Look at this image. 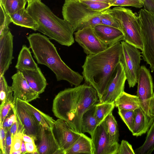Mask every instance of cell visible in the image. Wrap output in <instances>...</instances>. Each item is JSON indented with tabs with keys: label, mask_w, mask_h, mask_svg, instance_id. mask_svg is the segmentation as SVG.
Wrapping results in <instances>:
<instances>
[{
	"label": "cell",
	"mask_w": 154,
	"mask_h": 154,
	"mask_svg": "<svg viewBox=\"0 0 154 154\" xmlns=\"http://www.w3.org/2000/svg\"><path fill=\"white\" fill-rule=\"evenodd\" d=\"M98 101L96 90L85 83L59 92L53 100L52 111L56 117L66 122L76 131L82 133L83 114Z\"/></svg>",
	"instance_id": "obj_1"
},
{
	"label": "cell",
	"mask_w": 154,
	"mask_h": 154,
	"mask_svg": "<svg viewBox=\"0 0 154 154\" xmlns=\"http://www.w3.org/2000/svg\"><path fill=\"white\" fill-rule=\"evenodd\" d=\"M121 42L94 55H87L82 66L85 83L92 86L101 100L120 62Z\"/></svg>",
	"instance_id": "obj_2"
},
{
	"label": "cell",
	"mask_w": 154,
	"mask_h": 154,
	"mask_svg": "<svg viewBox=\"0 0 154 154\" xmlns=\"http://www.w3.org/2000/svg\"><path fill=\"white\" fill-rule=\"evenodd\" d=\"M27 38L37 63L49 68L55 74L57 81H66L75 86L80 85L84 79L83 76L64 63L49 38L40 33H35L30 34Z\"/></svg>",
	"instance_id": "obj_3"
},
{
	"label": "cell",
	"mask_w": 154,
	"mask_h": 154,
	"mask_svg": "<svg viewBox=\"0 0 154 154\" xmlns=\"http://www.w3.org/2000/svg\"><path fill=\"white\" fill-rule=\"evenodd\" d=\"M26 9L37 23V31L61 45L69 47L74 43L70 24L56 16L41 0H32Z\"/></svg>",
	"instance_id": "obj_4"
},
{
	"label": "cell",
	"mask_w": 154,
	"mask_h": 154,
	"mask_svg": "<svg viewBox=\"0 0 154 154\" xmlns=\"http://www.w3.org/2000/svg\"><path fill=\"white\" fill-rule=\"evenodd\" d=\"M103 12L93 11L77 0H65L62 13L63 19L70 24L74 32L101 24L100 16Z\"/></svg>",
	"instance_id": "obj_5"
},
{
	"label": "cell",
	"mask_w": 154,
	"mask_h": 154,
	"mask_svg": "<svg viewBox=\"0 0 154 154\" xmlns=\"http://www.w3.org/2000/svg\"><path fill=\"white\" fill-rule=\"evenodd\" d=\"M105 11L118 22L124 36V41L140 50L143 49L141 27L138 15L131 9L117 7Z\"/></svg>",
	"instance_id": "obj_6"
},
{
	"label": "cell",
	"mask_w": 154,
	"mask_h": 154,
	"mask_svg": "<svg viewBox=\"0 0 154 154\" xmlns=\"http://www.w3.org/2000/svg\"><path fill=\"white\" fill-rule=\"evenodd\" d=\"M141 27L143 49L141 53L144 60L154 70V14L144 8L138 12Z\"/></svg>",
	"instance_id": "obj_7"
},
{
	"label": "cell",
	"mask_w": 154,
	"mask_h": 154,
	"mask_svg": "<svg viewBox=\"0 0 154 154\" xmlns=\"http://www.w3.org/2000/svg\"><path fill=\"white\" fill-rule=\"evenodd\" d=\"M121 42L122 48L120 62L123 67L129 88H133L137 82L141 53L134 45L123 41Z\"/></svg>",
	"instance_id": "obj_8"
},
{
	"label": "cell",
	"mask_w": 154,
	"mask_h": 154,
	"mask_svg": "<svg viewBox=\"0 0 154 154\" xmlns=\"http://www.w3.org/2000/svg\"><path fill=\"white\" fill-rule=\"evenodd\" d=\"M137 83L136 95L139 98L140 107L150 116L149 113V106L150 99L154 96V85L149 70L144 66H140Z\"/></svg>",
	"instance_id": "obj_9"
},
{
	"label": "cell",
	"mask_w": 154,
	"mask_h": 154,
	"mask_svg": "<svg viewBox=\"0 0 154 154\" xmlns=\"http://www.w3.org/2000/svg\"><path fill=\"white\" fill-rule=\"evenodd\" d=\"M52 131L63 154L69 148L82 133L73 129L66 122L58 119L53 125Z\"/></svg>",
	"instance_id": "obj_10"
},
{
	"label": "cell",
	"mask_w": 154,
	"mask_h": 154,
	"mask_svg": "<svg viewBox=\"0 0 154 154\" xmlns=\"http://www.w3.org/2000/svg\"><path fill=\"white\" fill-rule=\"evenodd\" d=\"M74 34L75 40L87 55L96 54L108 48L98 38L92 28H83Z\"/></svg>",
	"instance_id": "obj_11"
},
{
	"label": "cell",
	"mask_w": 154,
	"mask_h": 154,
	"mask_svg": "<svg viewBox=\"0 0 154 154\" xmlns=\"http://www.w3.org/2000/svg\"><path fill=\"white\" fill-rule=\"evenodd\" d=\"M126 77L122 63L117 65L100 103L115 102L124 91Z\"/></svg>",
	"instance_id": "obj_12"
},
{
	"label": "cell",
	"mask_w": 154,
	"mask_h": 154,
	"mask_svg": "<svg viewBox=\"0 0 154 154\" xmlns=\"http://www.w3.org/2000/svg\"><path fill=\"white\" fill-rule=\"evenodd\" d=\"M91 137L93 154H117L120 144L115 145L110 142L103 121Z\"/></svg>",
	"instance_id": "obj_13"
},
{
	"label": "cell",
	"mask_w": 154,
	"mask_h": 154,
	"mask_svg": "<svg viewBox=\"0 0 154 154\" xmlns=\"http://www.w3.org/2000/svg\"><path fill=\"white\" fill-rule=\"evenodd\" d=\"M39 154H63L54 137L52 129L40 124L37 140L35 141Z\"/></svg>",
	"instance_id": "obj_14"
},
{
	"label": "cell",
	"mask_w": 154,
	"mask_h": 154,
	"mask_svg": "<svg viewBox=\"0 0 154 154\" xmlns=\"http://www.w3.org/2000/svg\"><path fill=\"white\" fill-rule=\"evenodd\" d=\"M11 87L15 100H20L29 102L39 98V94L29 86L22 72L17 70L11 77Z\"/></svg>",
	"instance_id": "obj_15"
},
{
	"label": "cell",
	"mask_w": 154,
	"mask_h": 154,
	"mask_svg": "<svg viewBox=\"0 0 154 154\" xmlns=\"http://www.w3.org/2000/svg\"><path fill=\"white\" fill-rule=\"evenodd\" d=\"M14 108L23 127L25 133L34 138L35 141L38 137L40 124L19 98L16 99Z\"/></svg>",
	"instance_id": "obj_16"
},
{
	"label": "cell",
	"mask_w": 154,
	"mask_h": 154,
	"mask_svg": "<svg viewBox=\"0 0 154 154\" xmlns=\"http://www.w3.org/2000/svg\"><path fill=\"white\" fill-rule=\"evenodd\" d=\"M13 37L10 30L0 35V76L5 74L14 58Z\"/></svg>",
	"instance_id": "obj_17"
},
{
	"label": "cell",
	"mask_w": 154,
	"mask_h": 154,
	"mask_svg": "<svg viewBox=\"0 0 154 154\" xmlns=\"http://www.w3.org/2000/svg\"><path fill=\"white\" fill-rule=\"evenodd\" d=\"M93 29L98 38L107 48L124 41L122 32L117 28L100 24L95 26Z\"/></svg>",
	"instance_id": "obj_18"
},
{
	"label": "cell",
	"mask_w": 154,
	"mask_h": 154,
	"mask_svg": "<svg viewBox=\"0 0 154 154\" xmlns=\"http://www.w3.org/2000/svg\"><path fill=\"white\" fill-rule=\"evenodd\" d=\"M20 71L30 87L39 94L43 93L47 85L46 80L38 67L34 70L21 69Z\"/></svg>",
	"instance_id": "obj_19"
},
{
	"label": "cell",
	"mask_w": 154,
	"mask_h": 154,
	"mask_svg": "<svg viewBox=\"0 0 154 154\" xmlns=\"http://www.w3.org/2000/svg\"><path fill=\"white\" fill-rule=\"evenodd\" d=\"M134 117L131 131L134 136L138 137L147 132L154 121V118L149 116L140 107L134 110Z\"/></svg>",
	"instance_id": "obj_20"
},
{
	"label": "cell",
	"mask_w": 154,
	"mask_h": 154,
	"mask_svg": "<svg viewBox=\"0 0 154 154\" xmlns=\"http://www.w3.org/2000/svg\"><path fill=\"white\" fill-rule=\"evenodd\" d=\"M12 22L14 24L37 31L38 26L25 8L9 15Z\"/></svg>",
	"instance_id": "obj_21"
},
{
	"label": "cell",
	"mask_w": 154,
	"mask_h": 154,
	"mask_svg": "<svg viewBox=\"0 0 154 154\" xmlns=\"http://www.w3.org/2000/svg\"><path fill=\"white\" fill-rule=\"evenodd\" d=\"M93 154L91 138L82 133L80 136L66 152L65 154Z\"/></svg>",
	"instance_id": "obj_22"
},
{
	"label": "cell",
	"mask_w": 154,
	"mask_h": 154,
	"mask_svg": "<svg viewBox=\"0 0 154 154\" xmlns=\"http://www.w3.org/2000/svg\"><path fill=\"white\" fill-rule=\"evenodd\" d=\"M15 67L17 70H34L38 67L32 57L29 49L25 45H23L20 51Z\"/></svg>",
	"instance_id": "obj_23"
},
{
	"label": "cell",
	"mask_w": 154,
	"mask_h": 154,
	"mask_svg": "<svg viewBox=\"0 0 154 154\" xmlns=\"http://www.w3.org/2000/svg\"><path fill=\"white\" fill-rule=\"evenodd\" d=\"M95 105H93L83 114L82 120V133H88L91 137L99 125L95 116Z\"/></svg>",
	"instance_id": "obj_24"
},
{
	"label": "cell",
	"mask_w": 154,
	"mask_h": 154,
	"mask_svg": "<svg viewBox=\"0 0 154 154\" xmlns=\"http://www.w3.org/2000/svg\"><path fill=\"white\" fill-rule=\"evenodd\" d=\"M118 109L134 111L140 107L138 97L123 92L115 102Z\"/></svg>",
	"instance_id": "obj_25"
},
{
	"label": "cell",
	"mask_w": 154,
	"mask_h": 154,
	"mask_svg": "<svg viewBox=\"0 0 154 154\" xmlns=\"http://www.w3.org/2000/svg\"><path fill=\"white\" fill-rule=\"evenodd\" d=\"M21 101L25 107L33 115L39 124L46 128L52 129L55 121L52 117L40 111L29 102Z\"/></svg>",
	"instance_id": "obj_26"
},
{
	"label": "cell",
	"mask_w": 154,
	"mask_h": 154,
	"mask_svg": "<svg viewBox=\"0 0 154 154\" xmlns=\"http://www.w3.org/2000/svg\"><path fill=\"white\" fill-rule=\"evenodd\" d=\"M103 121L110 142L115 145L119 144L118 143L119 136L118 126L112 112L108 115Z\"/></svg>",
	"instance_id": "obj_27"
},
{
	"label": "cell",
	"mask_w": 154,
	"mask_h": 154,
	"mask_svg": "<svg viewBox=\"0 0 154 154\" xmlns=\"http://www.w3.org/2000/svg\"><path fill=\"white\" fill-rule=\"evenodd\" d=\"M16 100L11 86L8 85L4 75L0 76V107L8 102L15 103Z\"/></svg>",
	"instance_id": "obj_28"
},
{
	"label": "cell",
	"mask_w": 154,
	"mask_h": 154,
	"mask_svg": "<svg viewBox=\"0 0 154 154\" xmlns=\"http://www.w3.org/2000/svg\"><path fill=\"white\" fill-rule=\"evenodd\" d=\"M154 150V121L147 132L143 144L134 151L135 154H151Z\"/></svg>",
	"instance_id": "obj_29"
},
{
	"label": "cell",
	"mask_w": 154,
	"mask_h": 154,
	"mask_svg": "<svg viewBox=\"0 0 154 154\" xmlns=\"http://www.w3.org/2000/svg\"><path fill=\"white\" fill-rule=\"evenodd\" d=\"M115 106V102L97 103L95 105V116L100 125L110 113Z\"/></svg>",
	"instance_id": "obj_30"
},
{
	"label": "cell",
	"mask_w": 154,
	"mask_h": 154,
	"mask_svg": "<svg viewBox=\"0 0 154 154\" xmlns=\"http://www.w3.org/2000/svg\"><path fill=\"white\" fill-rule=\"evenodd\" d=\"M26 2V0H6L3 7L10 15L25 8Z\"/></svg>",
	"instance_id": "obj_31"
},
{
	"label": "cell",
	"mask_w": 154,
	"mask_h": 154,
	"mask_svg": "<svg viewBox=\"0 0 154 154\" xmlns=\"http://www.w3.org/2000/svg\"><path fill=\"white\" fill-rule=\"evenodd\" d=\"M11 18L0 4V35L10 30L9 24L12 23Z\"/></svg>",
	"instance_id": "obj_32"
},
{
	"label": "cell",
	"mask_w": 154,
	"mask_h": 154,
	"mask_svg": "<svg viewBox=\"0 0 154 154\" xmlns=\"http://www.w3.org/2000/svg\"><path fill=\"white\" fill-rule=\"evenodd\" d=\"M118 113L129 130L131 131L134 124V111L119 109Z\"/></svg>",
	"instance_id": "obj_33"
},
{
	"label": "cell",
	"mask_w": 154,
	"mask_h": 154,
	"mask_svg": "<svg viewBox=\"0 0 154 154\" xmlns=\"http://www.w3.org/2000/svg\"><path fill=\"white\" fill-rule=\"evenodd\" d=\"M80 1L85 5L91 10L95 11L103 12L112 6L110 4L103 2L90 1Z\"/></svg>",
	"instance_id": "obj_34"
},
{
	"label": "cell",
	"mask_w": 154,
	"mask_h": 154,
	"mask_svg": "<svg viewBox=\"0 0 154 154\" xmlns=\"http://www.w3.org/2000/svg\"><path fill=\"white\" fill-rule=\"evenodd\" d=\"M112 6H131L137 8L143 7V2L139 0H113Z\"/></svg>",
	"instance_id": "obj_35"
},
{
	"label": "cell",
	"mask_w": 154,
	"mask_h": 154,
	"mask_svg": "<svg viewBox=\"0 0 154 154\" xmlns=\"http://www.w3.org/2000/svg\"><path fill=\"white\" fill-rule=\"evenodd\" d=\"M100 18L101 24L114 27L121 30L120 26L117 21L113 17L105 12V11L102 12L100 16Z\"/></svg>",
	"instance_id": "obj_36"
},
{
	"label": "cell",
	"mask_w": 154,
	"mask_h": 154,
	"mask_svg": "<svg viewBox=\"0 0 154 154\" xmlns=\"http://www.w3.org/2000/svg\"><path fill=\"white\" fill-rule=\"evenodd\" d=\"M24 133H25L24 130H17L16 135L12 140L10 154H12L14 152L21 149Z\"/></svg>",
	"instance_id": "obj_37"
},
{
	"label": "cell",
	"mask_w": 154,
	"mask_h": 154,
	"mask_svg": "<svg viewBox=\"0 0 154 154\" xmlns=\"http://www.w3.org/2000/svg\"><path fill=\"white\" fill-rule=\"evenodd\" d=\"M16 120L14 107L10 111L2 123H1L5 132L9 130Z\"/></svg>",
	"instance_id": "obj_38"
},
{
	"label": "cell",
	"mask_w": 154,
	"mask_h": 154,
	"mask_svg": "<svg viewBox=\"0 0 154 154\" xmlns=\"http://www.w3.org/2000/svg\"><path fill=\"white\" fill-rule=\"evenodd\" d=\"M117 154H135L132 145L127 141L122 140L119 144Z\"/></svg>",
	"instance_id": "obj_39"
},
{
	"label": "cell",
	"mask_w": 154,
	"mask_h": 154,
	"mask_svg": "<svg viewBox=\"0 0 154 154\" xmlns=\"http://www.w3.org/2000/svg\"><path fill=\"white\" fill-rule=\"evenodd\" d=\"M15 103L8 102L0 108V123H2L12 109L14 107Z\"/></svg>",
	"instance_id": "obj_40"
},
{
	"label": "cell",
	"mask_w": 154,
	"mask_h": 154,
	"mask_svg": "<svg viewBox=\"0 0 154 154\" xmlns=\"http://www.w3.org/2000/svg\"><path fill=\"white\" fill-rule=\"evenodd\" d=\"M0 154H5L6 133L2 124L0 123Z\"/></svg>",
	"instance_id": "obj_41"
},
{
	"label": "cell",
	"mask_w": 154,
	"mask_h": 154,
	"mask_svg": "<svg viewBox=\"0 0 154 154\" xmlns=\"http://www.w3.org/2000/svg\"><path fill=\"white\" fill-rule=\"evenodd\" d=\"M6 133L5 154H10L12 144V138L10 130Z\"/></svg>",
	"instance_id": "obj_42"
},
{
	"label": "cell",
	"mask_w": 154,
	"mask_h": 154,
	"mask_svg": "<svg viewBox=\"0 0 154 154\" xmlns=\"http://www.w3.org/2000/svg\"><path fill=\"white\" fill-rule=\"evenodd\" d=\"M27 153L38 154L35 143L25 142Z\"/></svg>",
	"instance_id": "obj_43"
},
{
	"label": "cell",
	"mask_w": 154,
	"mask_h": 154,
	"mask_svg": "<svg viewBox=\"0 0 154 154\" xmlns=\"http://www.w3.org/2000/svg\"><path fill=\"white\" fill-rule=\"evenodd\" d=\"M144 8L154 14V0H144Z\"/></svg>",
	"instance_id": "obj_44"
},
{
	"label": "cell",
	"mask_w": 154,
	"mask_h": 154,
	"mask_svg": "<svg viewBox=\"0 0 154 154\" xmlns=\"http://www.w3.org/2000/svg\"><path fill=\"white\" fill-rule=\"evenodd\" d=\"M18 127V123L16 118V120L11 126L10 130L12 140L17 133Z\"/></svg>",
	"instance_id": "obj_45"
},
{
	"label": "cell",
	"mask_w": 154,
	"mask_h": 154,
	"mask_svg": "<svg viewBox=\"0 0 154 154\" xmlns=\"http://www.w3.org/2000/svg\"><path fill=\"white\" fill-rule=\"evenodd\" d=\"M149 111L150 116L154 118V96L150 99L149 106Z\"/></svg>",
	"instance_id": "obj_46"
},
{
	"label": "cell",
	"mask_w": 154,
	"mask_h": 154,
	"mask_svg": "<svg viewBox=\"0 0 154 154\" xmlns=\"http://www.w3.org/2000/svg\"><path fill=\"white\" fill-rule=\"evenodd\" d=\"M23 140L25 142L35 143V140L33 137L24 133L23 137Z\"/></svg>",
	"instance_id": "obj_47"
},
{
	"label": "cell",
	"mask_w": 154,
	"mask_h": 154,
	"mask_svg": "<svg viewBox=\"0 0 154 154\" xmlns=\"http://www.w3.org/2000/svg\"><path fill=\"white\" fill-rule=\"evenodd\" d=\"M79 1H96L101 2H103L107 3L110 4L112 5V2L113 0H77Z\"/></svg>",
	"instance_id": "obj_48"
},
{
	"label": "cell",
	"mask_w": 154,
	"mask_h": 154,
	"mask_svg": "<svg viewBox=\"0 0 154 154\" xmlns=\"http://www.w3.org/2000/svg\"><path fill=\"white\" fill-rule=\"evenodd\" d=\"M20 150L21 152V154H24L27 153L25 145L24 142L23 140Z\"/></svg>",
	"instance_id": "obj_49"
},
{
	"label": "cell",
	"mask_w": 154,
	"mask_h": 154,
	"mask_svg": "<svg viewBox=\"0 0 154 154\" xmlns=\"http://www.w3.org/2000/svg\"><path fill=\"white\" fill-rule=\"evenodd\" d=\"M21 154V150L14 152L12 154Z\"/></svg>",
	"instance_id": "obj_50"
},
{
	"label": "cell",
	"mask_w": 154,
	"mask_h": 154,
	"mask_svg": "<svg viewBox=\"0 0 154 154\" xmlns=\"http://www.w3.org/2000/svg\"><path fill=\"white\" fill-rule=\"evenodd\" d=\"M6 0H0V4L3 7L4 5Z\"/></svg>",
	"instance_id": "obj_51"
},
{
	"label": "cell",
	"mask_w": 154,
	"mask_h": 154,
	"mask_svg": "<svg viewBox=\"0 0 154 154\" xmlns=\"http://www.w3.org/2000/svg\"><path fill=\"white\" fill-rule=\"evenodd\" d=\"M26 1L28 3L31 1L32 0H26Z\"/></svg>",
	"instance_id": "obj_52"
},
{
	"label": "cell",
	"mask_w": 154,
	"mask_h": 154,
	"mask_svg": "<svg viewBox=\"0 0 154 154\" xmlns=\"http://www.w3.org/2000/svg\"><path fill=\"white\" fill-rule=\"evenodd\" d=\"M140 0V1H142L143 2V1L144 0Z\"/></svg>",
	"instance_id": "obj_53"
}]
</instances>
